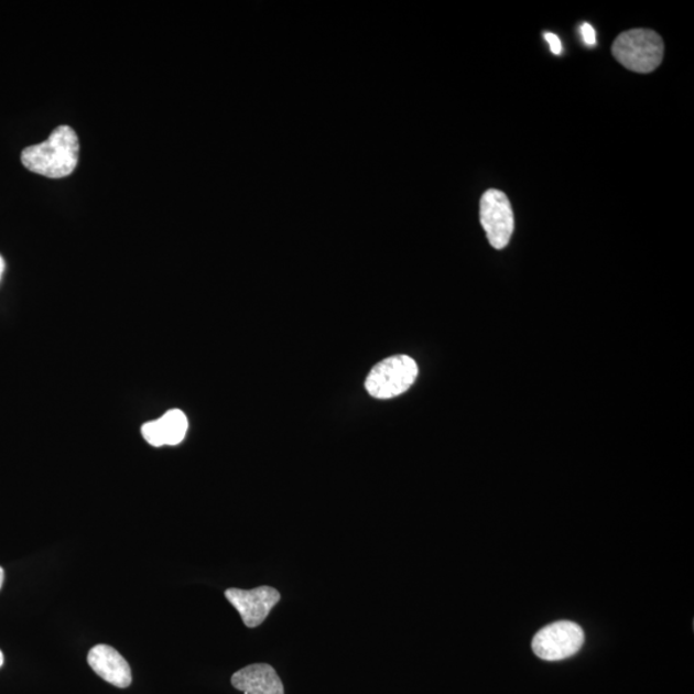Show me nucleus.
Wrapping results in <instances>:
<instances>
[{
    "label": "nucleus",
    "instance_id": "f257e3e1",
    "mask_svg": "<svg viewBox=\"0 0 694 694\" xmlns=\"http://www.w3.org/2000/svg\"><path fill=\"white\" fill-rule=\"evenodd\" d=\"M80 143L73 128L62 126L41 144L26 147L21 153L29 172L61 180L74 173L79 162Z\"/></svg>",
    "mask_w": 694,
    "mask_h": 694
},
{
    "label": "nucleus",
    "instance_id": "f03ea898",
    "mask_svg": "<svg viewBox=\"0 0 694 694\" xmlns=\"http://www.w3.org/2000/svg\"><path fill=\"white\" fill-rule=\"evenodd\" d=\"M663 42L653 30L625 31L612 44L614 57L630 72L650 74L661 65Z\"/></svg>",
    "mask_w": 694,
    "mask_h": 694
},
{
    "label": "nucleus",
    "instance_id": "7ed1b4c3",
    "mask_svg": "<svg viewBox=\"0 0 694 694\" xmlns=\"http://www.w3.org/2000/svg\"><path fill=\"white\" fill-rule=\"evenodd\" d=\"M419 376V366L408 355H395L384 359L370 370L366 390L370 397L388 400L401 395L412 388Z\"/></svg>",
    "mask_w": 694,
    "mask_h": 694
},
{
    "label": "nucleus",
    "instance_id": "20e7f679",
    "mask_svg": "<svg viewBox=\"0 0 694 694\" xmlns=\"http://www.w3.org/2000/svg\"><path fill=\"white\" fill-rule=\"evenodd\" d=\"M584 640V630L577 623L557 621L540 629L531 647L539 659L561 661L581 651Z\"/></svg>",
    "mask_w": 694,
    "mask_h": 694
},
{
    "label": "nucleus",
    "instance_id": "39448f33",
    "mask_svg": "<svg viewBox=\"0 0 694 694\" xmlns=\"http://www.w3.org/2000/svg\"><path fill=\"white\" fill-rule=\"evenodd\" d=\"M480 220L486 237L496 250H503L511 241L514 230V216L506 193L489 189L480 200Z\"/></svg>",
    "mask_w": 694,
    "mask_h": 694
},
{
    "label": "nucleus",
    "instance_id": "423d86ee",
    "mask_svg": "<svg viewBox=\"0 0 694 694\" xmlns=\"http://www.w3.org/2000/svg\"><path fill=\"white\" fill-rule=\"evenodd\" d=\"M226 598L230 601L247 628H258L267 620L270 611L281 599V594L272 586H259L252 590L230 588L226 590Z\"/></svg>",
    "mask_w": 694,
    "mask_h": 694
},
{
    "label": "nucleus",
    "instance_id": "0eeeda50",
    "mask_svg": "<svg viewBox=\"0 0 694 694\" xmlns=\"http://www.w3.org/2000/svg\"><path fill=\"white\" fill-rule=\"evenodd\" d=\"M89 666L95 673L118 688H128L131 684L129 663L113 647L98 644L88 653Z\"/></svg>",
    "mask_w": 694,
    "mask_h": 694
},
{
    "label": "nucleus",
    "instance_id": "6e6552de",
    "mask_svg": "<svg viewBox=\"0 0 694 694\" xmlns=\"http://www.w3.org/2000/svg\"><path fill=\"white\" fill-rule=\"evenodd\" d=\"M231 685L245 694H284L281 677L267 663H253L231 676Z\"/></svg>",
    "mask_w": 694,
    "mask_h": 694
},
{
    "label": "nucleus",
    "instance_id": "1a4fd4ad",
    "mask_svg": "<svg viewBox=\"0 0 694 694\" xmlns=\"http://www.w3.org/2000/svg\"><path fill=\"white\" fill-rule=\"evenodd\" d=\"M188 420L180 409H173L158 421L144 423L142 435L154 447L181 444L187 435Z\"/></svg>",
    "mask_w": 694,
    "mask_h": 694
},
{
    "label": "nucleus",
    "instance_id": "9d476101",
    "mask_svg": "<svg viewBox=\"0 0 694 694\" xmlns=\"http://www.w3.org/2000/svg\"><path fill=\"white\" fill-rule=\"evenodd\" d=\"M582 35L586 45L594 46L597 44L596 30L589 23H584L582 26Z\"/></svg>",
    "mask_w": 694,
    "mask_h": 694
},
{
    "label": "nucleus",
    "instance_id": "9b49d317",
    "mask_svg": "<svg viewBox=\"0 0 694 694\" xmlns=\"http://www.w3.org/2000/svg\"><path fill=\"white\" fill-rule=\"evenodd\" d=\"M544 37L545 41L550 43L552 53L555 54V56H560V54L562 53V43L560 41V37L551 33H545Z\"/></svg>",
    "mask_w": 694,
    "mask_h": 694
},
{
    "label": "nucleus",
    "instance_id": "f8f14e48",
    "mask_svg": "<svg viewBox=\"0 0 694 694\" xmlns=\"http://www.w3.org/2000/svg\"><path fill=\"white\" fill-rule=\"evenodd\" d=\"M4 269H6V262H4V259L2 258V254H0V280H2Z\"/></svg>",
    "mask_w": 694,
    "mask_h": 694
},
{
    "label": "nucleus",
    "instance_id": "ddd939ff",
    "mask_svg": "<svg viewBox=\"0 0 694 694\" xmlns=\"http://www.w3.org/2000/svg\"><path fill=\"white\" fill-rule=\"evenodd\" d=\"M4 583V570L0 567V589H2Z\"/></svg>",
    "mask_w": 694,
    "mask_h": 694
},
{
    "label": "nucleus",
    "instance_id": "4468645a",
    "mask_svg": "<svg viewBox=\"0 0 694 694\" xmlns=\"http://www.w3.org/2000/svg\"><path fill=\"white\" fill-rule=\"evenodd\" d=\"M3 663H4V655H3V652L0 651V668L3 666Z\"/></svg>",
    "mask_w": 694,
    "mask_h": 694
}]
</instances>
